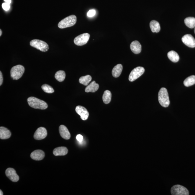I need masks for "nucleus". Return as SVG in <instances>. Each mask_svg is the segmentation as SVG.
I'll return each mask as SVG.
<instances>
[{
  "mask_svg": "<svg viewBox=\"0 0 195 195\" xmlns=\"http://www.w3.org/2000/svg\"><path fill=\"white\" fill-rule=\"evenodd\" d=\"M27 101L29 106L34 109H45L48 107V105L46 102L35 97L28 98Z\"/></svg>",
  "mask_w": 195,
  "mask_h": 195,
  "instance_id": "nucleus-1",
  "label": "nucleus"
},
{
  "mask_svg": "<svg viewBox=\"0 0 195 195\" xmlns=\"http://www.w3.org/2000/svg\"><path fill=\"white\" fill-rule=\"evenodd\" d=\"M158 101L159 104L162 107H167L170 104L168 93L167 89L163 88L161 89L158 93Z\"/></svg>",
  "mask_w": 195,
  "mask_h": 195,
  "instance_id": "nucleus-2",
  "label": "nucleus"
},
{
  "mask_svg": "<svg viewBox=\"0 0 195 195\" xmlns=\"http://www.w3.org/2000/svg\"><path fill=\"white\" fill-rule=\"evenodd\" d=\"M77 22L76 16L72 15L65 18L59 22L58 26L60 29H64L73 26Z\"/></svg>",
  "mask_w": 195,
  "mask_h": 195,
  "instance_id": "nucleus-3",
  "label": "nucleus"
},
{
  "mask_svg": "<svg viewBox=\"0 0 195 195\" xmlns=\"http://www.w3.org/2000/svg\"><path fill=\"white\" fill-rule=\"evenodd\" d=\"M25 72V68L23 66L18 65L14 66L11 69V76L13 79L17 80L22 76Z\"/></svg>",
  "mask_w": 195,
  "mask_h": 195,
  "instance_id": "nucleus-4",
  "label": "nucleus"
},
{
  "mask_svg": "<svg viewBox=\"0 0 195 195\" xmlns=\"http://www.w3.org/2000/svg\"><path fill=\"white\" fill-rule=\"evenodd\" d=\"M30 46L42 52H46L49 49V46L47 43L41 40H33L30 42Z\"/></svg>",
  "mask_w": 195,
  "mask_h": 195,
  "instance_id": "nucleus-5",
  "label": "nucleus"
},
{
  "mask_svg": "<svg viewBox=\"0 0 195 195\" xmlns=\"http://www.w3.org/2000/svg\"><path fill=\"white\" fill-rule=\"evenodd\" d=\"M145 71L144 68L142 67H138L134 69L129 75V81L130 82L135 81L143 75Z\"/></svg>",
  "mask_w": 195,
  "mask_h": 195,
  "instance_id": "nucleus-6",
  "label": "nucleus"
},
{
  "mask_svg": "<svg viewBox=\"0 0 195 195\" xmlns=\"http://www.w3.org/2000/svg\"><path fill=\"white\" fill-rule=\"evenodd\" d=\"M171 193L172 195H188L189 192L185 187L179 185L173 186L171 189Z\"/></svg>",
  "mask_w": 195,
  "mask_h": 195,
  "instance_id": "nucleus-7",
  "label": "nucleus"
},
{
  "mask_svg": "<svg viewBox=\"0 0 195 195\" xmlns=\"http://www.w3.org/2000/svg\"><path fill=\"white\" fill-rule=\"evenodd\" d=\"M90 35L88 33H85L77 36L74 40V43L77 46H81L86 44L89 40Z\"/></svg>",
  "mask_w": 195,
  "mask_h": 195,
  "instance_id": "nucleus-8",
  "label": "nucleus"
},
{
  "mask_svg": "<svg viewBox=\"0 0 195 195\" xmlns=\"http://www.w3.org/2000/svg\"><path fill=\"white\" fill-rule=\"evenodd\" d=\"M47 131L44 127H40L36 130L34 135V138L36 140H40L44 139L47 136Z\"/></svg>",
  "mask_w": 195,
  "mask_h": 195,
  "instance_id": "nucleus-9",
  "label": "nucleus"
},
{
  "mask_svg": "<svg viewBox=\"0 0 195 195\" xmlns=\"http://www.w3.org/2000/svg\"><path fill=\"white\" fill-rule=\"evenodd\" d=\"M182 41L186 46L189 47L194 48L195 47V39L191 35H185L182 38Z\"/></svg>",
  "mask_w": 195,
  "mask_h": 195,
  "instance_id": "nucleus-10",
  "label": "nucleus"
},
{
  "mask_svg": "<svg viewBox=\"0 0 195 195\" xmlns=\"http://www.w3.org/2000/svg\"><path fill=\"white\" fill-rule=\"evenodd\" d=\"M5 173L6 176L11 181L17 182L19 181V176L17 175L15 170L14 169L11 168H7L6 171Z\"/></svg>",
  "mask_w": 195,
  "mask_h": 195,
  "instance_id": "nucleus-11",
  "label": "nucleus"
},
{
  "mask_svg": "<svg viewBox=\"0 0 195 195\" xmlns=\"http://www.w3.org/2000/svg\"><path fill=\"white\" fill-rule=\"evenodd\" d=\"M75 109L76 112L80 116L82 120H86L88 119L89 116V113L86 108L83 106H78Z\"/></svg>",
  "mask_w": 195,
  "mask_h": 195,
  "instance_id": "nucleus-12",
  "label": "nucleus"
},
{
  "mask_svg": "<svg viewBox=\"0 0 195 195\" xmlns=\"http://www.w3.org/2000/svg\"><path fill=\"white\" fill-rule=\"evenodd\" d=\"M45 156V153L40 150H35L32 153L30 157L33 160H41L44 158Z\"/></svg>",
  "mask_w": 195,
  "mask_h": 195,
  "instance_id": "nucleus-13",
  "label": "nucleus"
},
{
  "mask_svg": "<svg viewBox=\"0 0 195 195\" xmlns=\"http://www.w3.org/2000/svg\"><path fill=\"white\" fill-rule=\"evenodd\" d=\"M60 134L64 139L68 140L71 138V134L68 129L64 125H61L59 127Z\"/></svg>",
  "mask_w": 195,
  "mask_h": 195,
  "instance_id": "nucleus-14",
  "label": "nucleus"
},
{
  "mask_svg": "<svg viewBox=\"0 0 195 195\" xmlns=\"http://www.w3.org/2000/svg\"><path fill=\"white\" fill-rule=\"evenodd\" d=\"M130 48L132 52L135 54H138L141 53L142 50L141 45L139 42L135 41L130 45Z\"/></svg>",
  "mask_w": 195,
  "mask_h": 195,
  "instance_id": "nucleus-15",
  "label": "nucleus"
},
{
  "mask_svg": "<svg viewBox=\"0 0 195 195\" xmlns=\"http://www.w3.org/2000/svg\"><path fill=\"white\" fill-rule=\"evenodd\" d=\"M68 150L65 147H59L55 148L53 150V153L54 155L64 156L68 153Z\"/></svg>",
  "mask_w": 195,
  "mask_h": 195,
  "instance_id": "nucleus-16",
  "label": "nucleus"
},
{
  "mask_svg": "<svg viewBox=\"0 0 195 195\" xmlns=\"http://www.w3.org/2000/svg\"><path fill=\"white\" fill-rule=\"evenodd\" d=\"M11 133L9 130L5 127H0V138L2 140L9 139L10 137Z\"/></svg>",
  "mask_w": 195,
  "mask_h": 195,
  "instance_id": "nucleus-17",
  "label": "nucleus"
},
{
  "mask_svg": "<svg viewBox=\"0 0 195 195\" xmlns=\"http://www.w3.org/2000/svg\"><path fill=\"white\" fill-rule=\"evenodd\" d=\"M99 85L96 83V81H93L87 86L85 89V91L86 93H94L98 89Z\"/></svg>",
  "mask_w": 195,
  "mask_h": 195,
  "instance_id": "nucleus-18",
  "label": "nucleus"
},
{
  "mask_svg": "<svg viewBox=\"0 0 195 195\" xmlns=\"http://www.w3.org/2000/svg\"><path fill=\"white\" fill-rule=\"evenodd\" d=\"M123 67L121 64H118L116 65L113 69L112 70V75L115 78L119 77L121 74Z\"/></svg>",
  "mask_w": 195,
  "mask_h": 195,
  "instance_id": "nucleus-19",
  "label": "nucleus"
},
{
  "mask_svg": "<svg viewBox=\"0 0 195 195\" xmlns=\"http://www.w3.org/2000/svg\"><path fill=\"white\" fill-rule=\"evenodd\" d=\"M150 27L151 31L153 33H158L160 30V24L158 22L155 20L151 21L150 23Z\"/></svg>",
  "mask_w": 195,
  "mask_h": 195,
  "instance_id": "nucleus-20",
  "label": "nucleus"
},
{
  "mask_svg": "<svg viewBox=\"0 0 195 195\" xmlns=\"http://www.w3.org/2000/svg\"><path fill=\"white\" fill-rule=\"evenodd\" d=\"M169 59L174 63L178 62L179 60L180 57L178 53L174 51H171L167 54Z\"/></svg>",
  "mask_w": 195,
  "mask_h": 195,
  "instance_id": "nucleus-21",
  "label": "nucleus"
},
{
  "mask_svg": "<svg viewBox=\"0 0 195 195\" xmlns=\"http://www.w3.org/2000/svg\"><path fill=\"white\" fill-rule=\"evenodd\" d=\"M112 94L111 91L108 90L105 91L103 95V101L105 104H108L112 100Z\"/></svg>",
  "mask_w": 195,
  "mask_h": 195,
  "instance_id": "nucleus-22",
  "label": "nucleus"
},
{
  "mask_svg": "<svg viewBox=\"0 0 195 195\" xmlns=\"http://www.w3.org/2000/svg\"><path fill=\"white\" fill-rule=\"evenodd\" d=\"M184 23L187 27L190 28H193L195 27V18L188 17L184 20Z\"/></svg>",
  "mask_w": 195,
  "mask_h": 195,
  "instance_id": "nucleus-23",
  "label": "nucleus"
},
{
  "mask_svg": "<svg viewBox=\"0 0 195 195\" xmlns=\"http://www.w3.org/2000/svg\"><path fill=\"white\" fill-rule=\"evenodd\" d=\"M91 80L92 77L91 76L87 75L81 77L79 80V81L82 84L85 85V86H88Z\"/></svg>",
  "mask_w": 195,
  "mask_h": 195,
  "instance_id": "nucleus-24",
  "label": "nucleus"
},
{
  "mask_svg": "<svg viewBox=\"0 0 195 195\" xmlns=\"http://www.w3.org/2000/svg\"><path fill=\"white\" fill-rule=\"evenodd\" d=\"M65 72L62 70L58 71L55 75L56 79L60 82L63 81L65 79Z\"/></svg>",
  "mask_w": 195,
  "mask_h": 195,
  "instance_id": "nucleus-25",
  "label": "nucleus"
},
{
  "mask_svg": "<svg viewBox=\"0 0 195 195\" xmlns=\"http://www.w3.org/2000/svg\"><path fill=\"white\" fill-rule=\"evenodd\" d=\"M183 84L185 86H192L195 84V76L192 75L183 81Z\"/></svg>",
  "mask_w": 195,
  "mask_h": 195,
  "instance_id": "nucleus-26",
  "label": "nucleus"
},
{
  "mask_svg": "<svg viewBox=\"0 0 195 195\" xmlns=\"http://www.w3.org/2000/svg\"><path fill=\"white\" fill-rule=\"evenodd\" d=\"M41 87L43 91L46 93H52L54 92V90L53 88L49 85L45 84L42 85Z\"/></svg>",
  "mask_w": 195,
  "mask_h": 195,
  "instance_id": "nucleus-27",
  "label": "nucleus"
},
{
  "mask_svg": "<svg viewBox=\"0 0 195 195\" xmlns=\"http://www.w3.org/2000/svg\"><path fill=\"white\" fill-rule=\"evenodd\" d=\"M2 7L3 9L5 11H7L10 9V4L7 3H3L2 4Z\"/></svg>",
  "mask_w": 195,
  "mask_h": 195,
  "instance_id": "nucleus-28",
  "label": "nucleus"
},
{
  "mask_svg": "<svg viewBox=\"0 0 195 195\" xmlns=\"http://www.w3.org/2000/svg\"><path fill=\"white\" fill-rule=\"evenodd\" d=\"M96 14V11L94 9H91L88 11L87 16L88 17H94Z\"/></svg>",
  "mask_w": 195,
  "mask_h": 195,
  "instance_id": "nucleus-29",
  "label": "nucleus"
},
{
  "mask_svg": "<svg viewBox=\"0 0 195 195\" xmlns=\"http://www.w3.org/2000/svg\"><path fill=\"white\" fill-rule=\"evenodd\" d=\"M76 139L79 142H82L83 141V137L81 135H77L76 136Z\"/></svg>",
  "mask_w": 195,
  "mask_h": 195,
  "instance_id": "nucleus-30",
  "label": "nucleus"
},
{
  "mask_svg": "<svg viewBox=\"0 0 195 195\" xmlns=\"http://www.w3.org/2000/svg\"><path fill=\"white\" fill-rule=\"evenodd\" d=\"M3 82V78L2 73L0 72V85H2Z\"/></svg>",
  "mask_w": 195,
  "mask_h": 195,
  "instance_id": "nucleus-31",
  "label": "nucleus"
},
{
  "mask_svg": "<svg viewBox=\"0 0 195 195\" xmlns=\"http://www.w3.org/2000/svg\"><path fill=\"white\" fill-rule=\"evenodd\" d=\"M6 3L10 4L11 2V0H4Z\"/></svg>",
  "mask_w": 195,
  "mask_h": 195,
  "instance_id": "nucleus-32",
  "label": "nucleus"
},
{
  "mask_svg": "<svg viewBox=\"0 0 195 195\" xmlns=\"http://www.w3.org/2000/svg\"><path fill=\"white\" fill-rule=\"evenodd\" d=\"M0 195H4V193H3L2 191H1V190H0Z\"/></svg>",
  "mask_w": 195,
  "mask_h": 195,
  "instance_id": "nucleus-33",
  "label": "nucleus"
},
{
  "mask_svg": "<svg viewBox=\"0 0 195 195\" xmlns=\"http://www.w3.org/2000/svg\"><path fill=\"white\" fill-rule=\"evenodd\" d=\"M1 34H2V32H1V30H0V36H1Z\"/></svg>",
  "mask_w": 195,
  "mask_h": 195,
  "instance_id": "nucleus-34",
  "label": "nucleus"
},
{
  "mask_svg": "<svg viewBox=\"0 0 195 195\" xmlns=\"http://www.w3.org/2000/svg\"><path fill=\"white\" fill-rule=\"evenodd\" d=\"M194 33L195 34V28H194Z\"/></svg>",
  "mask_w": 195,
  "mask_h": 195,
  "instance_id": "nucleus-35",
  "label": "nucleus"
}]
</instances>
